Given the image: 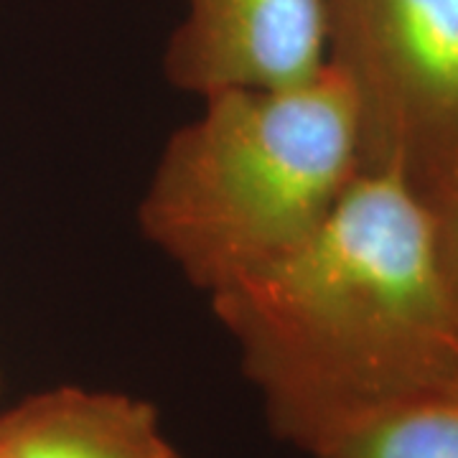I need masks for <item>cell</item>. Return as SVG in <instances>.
Segmentation results:
<instances>
[{
  "mask_svg": "<svg viewBox=\"0 0 458 458\" xmlns=\"http://www.w3.org/2000/svg\"><path fill=\"white\" fill-rule=\"evenodd\" d=\"M209 298L270 430L309 456L375 410L458 390L430 219L394 174H360L301 245Z\"/></svg>",
  "mask_w": 458,
  "mask_h": 458,
  "instance_id": "obj_1",
  "label": "cell"
},
{
  "mask_svg": "<svg viewBox=\"0 0 458 458\" xmlns=\"http://www.w3.org/2000/svg\"><path fill=\"white\" fill-rule=\"evenodd\" d=\"M360 176V123L334 66L283 89H227L171 135L138 219L204 293L301 245Z\"/></svg>",
  "mask_w": 458,
  "mask_h": 458,
  "instance_id": "obj_2",
  "label": "cell"
},
{
  "mask_svg": "<svg viewBox=\"0 0 458 458\" xmlns=\"http://www.w3.org/2000/svg\"><path fill=\"white\" fill-rule=\"evenodd\" d=\"M327 64L349 84L360 174L420 194L458 165V0H324Z\"/></svg>",
  "mask_w": 458,
  "mask_h": 458,
  "instance_id": "obj_3",
  "label": "cell"
},
{
  "mask_svg": "<svg viewBox=\"0 0 458 458\" xmlns=\"http://www.w3.org/2000/svg\"><path fill=\"white\" fill-rule=\"evenodd\" d=\"M164 54L168 82L199 98L283 89L327 66L324 0H181Z\"/></svg>",
  "mask_w": 458,
  "mask_h": 458,
  "instance_id": "obj_4",
  "label": "cell"
},
{
  "mask_svg": "<svg viewBox=\"0 0 458 458\" xmlns=\"http://www.w3.org/2000/svg\"><path fill=\"white\" fill-rule=\"evenodd\" d=\"M0 458H181L150 403L56 387L0 412Z\"/></svg>",
  "mask_w": 458,
  "mask_h": 458,
  "instance_id": "obj_5",
  "label": "cell"
},
{
  "mask_svg": "<svg viewBox=\"0 0 458 458\" xmlns=\"http://www.w3.org/2000/svg\"><path fill=\"white\" fill-rule=\"evenodd\" d=\"M311 458H458V390L375 410L334 433Z\"/></svg>",
  "mask_w": 458,
  "mask_h": 458,
  "instance_id": "obj_6",
  "label": "cell"
},
{
  "mask_svg": "<svg viewBox=\"0 0 458 458\" xmlns=\"http://www.w3.org/2000/svg\"><path fill=\"white\" fill-rule=\"evenodd\" d=\"M418 197L430 219L438 270L458 318V165L426 186Z\"/></svg>",
  "mask_w": 458,
  "mask_h": 458,
  "instance_id": "obj_7",
  "label": "cell"
}]
</instances>
